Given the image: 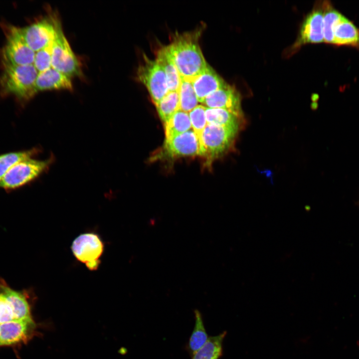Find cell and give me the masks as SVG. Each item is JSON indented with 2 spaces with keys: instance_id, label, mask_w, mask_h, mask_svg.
Segmentation results:
<instances>
[{
  "instance_id": "obj_2",
  "label": "cell",
  "mask_w": 359,
  "mask_h": 359,
  "mask_svg": "<svg viewBox=\"0 0 359 359\" xmlns=\"http://www.w3.org/2000/svg\"><path fill=\"white\" fill-rule=\"evenodd\" d=\"M0 83L3 91L21 100H28L36 93L35 84L38 72L33 64H3Z\"/></svg>"
},
{
  "instance_id": "obj_9",
  "label": "cell",
  "mask_w": 359,
  "mask_h": 359,
  "mask_svg": "<svg viewBox=\"0 0 359 359\" xmlns=\"http://www.w3.org/2000/svg\"><path fill=\"white\" fill-rule=\"evenodd\" d=\"M60 23L56 18H45L20 30L27 45L36 52L54 40Z\"/></svg>"
},
{
  "instance_id": "obj_27",
  "label": "cell",
  "mask_w": 359,
  "mask_h": 359,
  "mask_svg": "<svg viewBox=\"0 0 359 359\" xmlns=\"http://www.w3.org/2000/svg\"><path fill=\"white\" fill-rule=\"evenodd\" d=\"M205 109L204 105L198 104L188 113L192 129L198 138L207 125Z\"/></svg>"
},
{
  "instance_id": "obj_29",
  "label": "cell",
  "mask_w": 359,
  "mask_h": 359,
  "mask_svg": "<svg viewBox=\"0 0 359 359\" xmlns=\"http://www.w3.org/2000/svg\"><path fill=\"white\" fill-rule=\"evenodd\" d=\"M14 320L12 309L5 297L0 293V324Z\"/></svg>"
},
{
  "instance_id": "obj_19",
  "label": "cell",
  "mask_w": 359,
  "mask_h": 359,
  "mask_svg": "<svg viewBox=\"0 0 359 359\" xmlns=\"http://www.w3.org/2000/svg\"><path fill=\"white\" fill-rule=\"evenodd\" d=\"M194 328L185 346V350L191 358L205 344L209 338L200 312L194 310Z\"/></svg>"
},
{
  "instance_id": "obj_10",
  "label": "cell",
  "mask_w": 359,
  "mask_h": 359,
  "mask_svg": "<svg viewBox=\"0 0 359 359\" xmlns=\"http://www.w3.org/2000/svg\"><path fill=\"white\" fill-rule=\"evenodd\" d=\"M33 319L13 320L0 324V347L26 343L35 334Z\"/></svg>"
},
{
  "instance_id": "obj_28",
  "label": "cell",
  "mask_w": 359,
  "mask_h": 359,
  "mask_svg": "<svg viewBox=\"0 0 359 359\" xmlns=\"http://www.w3.org/2000/svg\"><path fill=\"white\" fill-rule=\"evenodd\" d=\"M53 40L43 48L35 52L33 65L40 72L51 67Z\"/></svg>"
},
{
  "instance_id": "obj_18",
  "label": "cell",
  "mask_w": 359,
  "mask_h": 359,
  "mask_svg": "<svg viewBox=\"0 0 359 359\" xmlns=\"http://www.w3.org/2000/svg\"><path fill=\"white\" fill-rule=\"evenodd\" d=\"M156 60L162 67L166 75L169 91H178L181 78L166 46L157 52Z\"/></svg>"
},
{
  "instance_id": "obj_23",
  "label": "cell",
  "mask_w": 359,
  "mask_h": 359,
  "mask_svg": "<svg viewBox=\"0 0 359 359\" xmlns=\"http://www.w3.org/2000/svg\"><path fill=\"white\" fill-rule=\"evenodd\" d=\"M322 7L324 11V41L333 44L334 28L343 15L328 1H324Z\"/></svg>"
},
{
  "instance_id": "obj_21",
  "label": "cell",
  "mask_w": 359,
  "mask_h": 359,
  "mask_svg": "<svg viewBox=\"0 0 359 359\" xmlns=\"http://www.w3.org/2000/svg\"><path fill=\"white\" fill-rule=\"evenodd\" d=\"M191 129L188 113L180 109L165 123L166 140H169Z\"/></svg>"
},
{
  "instance_id": "obj_15",
  "label": "cell",
  "mask_w": 359,
  "mask_h": 359,
  "mask_svg": "<svg viewBox=\"0 0 359 359\" xmlns=\"http://www.w3.org/2000/svg\"><path fill=\"white\" fill-rule=\"evenodd\" d=\"M0 293L6 299L13 310L14 320L32 319L28 292L11 289L4 280L0 279Z\"/></svg>"
},
{
  "instance_id": "obj_7",
  "label": "cell",
  "mask_w": 359,
  "mask_h": 359,
  "mask_svg": "<svg viewBox=\"0 0 359 359\" xmlns=\"http://www.w3.org/2000/svg\"><path fill=\"white\" fill-rule=\"evenodd\" d=\"M35 52L26 43L20 28L9 27L7 40L2 51L3 64L25 65L33 64Z\"/></svg>"
},
{
  "instance_id": "obj_1",
  "label": "cell",
  "mask_w": 359,
  "mask_h": 359,
  "mask_svg": "<svg viewBox=\"0 0 359 359\" xmlns=\"http://www.w3.org/2000/svg\"><path fill=\"white\" fill-rule=\"evenodd\" d=\"M200 33L195 30L177 34L167 46L181 79L192 81L208 65L199 44Z\"/></svg>"
},
{
  "instance_id": "obj_22",
  "label": "cell",
  "mask_w": 359,
  "mask_h": 359,
  "mask_svg": "<svg viewBox=\"0 0 359 359\" xmlns=\"http://www.w3.org/2000/svg\"><path fill=\"white\" fill-rule=\"evenodd\" d=\"M226 335V332L224 331L217 336L209 337L191 359H219L223 355L222 344Z\"/></svg>"
},
{
  "instance_id": "obj_6",
  "label": "cell",
  "mask_w": 359,
  "mask_h": 359,
  "mask_svg": "<svg viewBox=\"0 0 359 359\" xmlns=\"http://www.w3.org/2000/svg\"><path fill=\"white\" fill-rule=\"evenodd\" d=\"M51 67L71 78L80 76L82 73L80 63L64 35L61 23L53 42Z\"/></svg>"
},
{
  "instance_id": "obj_24",
  "label": "cell",
  "mask_w": 359,
  "mask_h": 359,
  "mask_svg": "<svg viewBox=\"0 0 359 359\" xmlns=\"http://www.w3.org/2000/svg\"><path fill=\"white\" fill-rule=\"evenodd\" d=\"M155 105L161 119L165 123L180 109L178 92L169 91Z\"/></svg>"
},
{
  "instance_id": "obj_5",
  "label": "cell",
  "mask_w": 359,
  "mask_h": 359,
  "mask_svg": "<svg viewBox=\"0 0 359 359\" xmlns=\"http://www.w3.org/2000/svg\"><path fill=\"white\" fill-rule=\"evenodd\" d=\"M143 61L137 71L138 79L147 89L156 105L169 92L166 75L156 59L143 56Z\"/></svg>"
},
{
  "instance_id": "obj_14",
  "label": "cell",
  "mask_w": 359,
  "mask_h": 359,
  "mask_svg": "<svg viewBox=\"0 0 359 359\" xmlns=\"http://www.w3.org/2000/svg\"><path fill=\"white\" fill-rule=\"evenodd\" d=\"M324 11L317 8L305 19L302 25L298 44L319 43L324 41Z\"/></svg>"
},
{
  "instance_id": "obj_17",
  "label": "cell",
  "mask_w": 359,
  "mask_h": 359,
  "mask_svg": "<svg viewBox=\"0 0 359 359\" xmlns=\"http://www.w3.org/2000/svg\"><path fill=\"white\" fill-rule=\"evenodd\" d=\"M333 44L350 46L359 49V28L344 15L334 28Z\"/></svg>"
},
{
  "instance_id": "obj_25",
  "label": "cell",
  "mask_w": 359,
  "mask_h": 359,
  "mask_svg": "<svg viewBox=\"0 0 359 359\" xmlns=\"http://www.w3.org/2000/svg\"><path fill=\"white\" fill-rule=\"evenodd\" d=\"M37 152L36 149L6 153L0 155V181L5 174L14 165L28 158H32Z\"/></svg>"
},
{
  "instance_id": "obj_3",
  "label": "cell",
  "mask_w": 359,
  "mask_h": 359,
  "mask_svg": "<svg viewBox=\"0 0 359 359\" xmlns=\"http://www.w3.org/2000/svg\"><path fill=\"white\" fill-rule=\"evenodd\" d=\"M239 130L208 124L199 138L200 154L212 161L228 151L234 144Z\"/></svg>"
},
{
  "instance_id": "obj_16",
  "label": "cell",
  "mask_w": 359,
  "mask_h": 359,
  "mask_svg": "<svg viewBox=\"0 0 359 359\" xmlns=\"http://www.w3.org/2000/svg\"><path fill=\"white\" fill-rule=\"evenodd\" d=\"M71 78L52 67L38 72L35 88L36 93L51 90H72Z\"/></svg>"
},
{
  "instance_id": "obj_11",
  "label": "cell",
  "mask_w": 359,
  "mask_h": 359,
  "mask_svg": "<svg viewBox=\"0 0 359 359\" xmlns=\"http://www.w3.org/2000/svg\"><path fill=\"white\" fill-rule=\"evenodd\" d=\"M202 104L207 108L226 110L243 118L240 95L235 88L228 84L208 96Z\"/></svg>"
},
{
  "instance_id": "obj_8",
  "label": "cell",
  "mask_w": 359,
  "mask_h": 359,
  "mask_svg": "<svg viewBox=\"0 0 359 359\" xmlns=\"http://www.w3.org/2000/svg\"><path fill=\"white\" fill-rule=\"evenodd\" d=\"M71 249L76 258L89 270H95L99 267L104 245L97 234L86 233L80 235L73 241Z\"/></svg>"
},
{
  "instance_id": "obj_26",
  "label": "cell",
  "mask_w": 359,
  "mask_h": 359,
  "mask_svg": "<svg viewBox=\"0 0 359 359\" xmlns=\"http://www.w3.org/2000/svg\"><path fill=\"white\" fill-rule=\"evenodd\" d=\"M178 92L180 99V110L188 113L198 105L199 102L191 81L181 79Z\"/></svg>"
},
{
  "instance_id": "obj_12",
  "label": "cell",
  "mask_w": 359,
  "mask_h": 359,
  "mask_svg": "<svg viewBox=\"0 0 359 359\" xmlns=\"http://www.w3.org/2000/svg\"><path fill=\"white\" fill-rule=\"evenodd\" d=\"M164 150L168 156L173 158L199 156V138L191 129L169 140H165Z\"/></svg>"
},
{
  "instance_id": "obj_13",
  "label": "cell",
  "mask_w": 359,
  "mask_h": 359,
  "mask_svg": "<svg viewBox=\"0 0 359 359\" xmlns=\"http://www.w3.org/2000/svg\"><path fill=\"white\" fill-rule=\"evenodd\" d=\"M191 82L198 101L201 103L210 94L227 84L208 64Z\"/></svg>"
},
{
  "instance_id": "obj_20",
  "label": "cell",
  "mask_w": 359,
  "mask_h": 359,
  "mask_svg": "<svg viewBox=\"0 0 359 359\" xmlns=\"http://www.w3.org/2000/svg\"><path fill=\"white\" fill-rule=\"evenodd\" d=\"M206 119L208 124L226 127L238 130L242 125L243 118L223 109L206 107Z\"/></svg>"
},
{
  "instance_id": "obj_4",
  "label": "cell",
  "mask_w": 359,
  "mask_h": 359,
  "mask_svg": "<svg viewBox=\"0 0 359 359\" xmlns=\"http://www.w3.org/2000/svg\"><path fill=\"white\" fill-rule=\"evenodd\" d=\"M51 164V160L30 158L12 167L0 181V188L9 191L21 187L35 180Z\"/></svg>"
}]
</instances>
